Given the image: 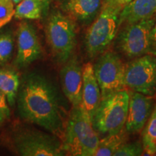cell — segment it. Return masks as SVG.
<instances>
[{"label":"cell","instance_id":"cell-1","mask_svg":"<svg viewBox=\"0 0 156 156\" xmlns=\"http://www.w3.org/2000/svg\"><path fill=\"white\" fill-rule=\"evenodd\" d=\"M17 108L23 119L44 128L62 140L68 115L55 85L32 73L24 77L17 92Z\"/></svg>","mask_w":156,"mask_h":156},{"label":"cell","instance_id":"cell-2","mask_svg":"<svg viewBox=\"0 0 156 156\" xmlns=\"http://www.w3.org/2000/svg\"><path fill=\"white\" fill-rule=\"evenodd\" d=\"M62 147L66 155L94 156L100 138L92 119L83 107H73L68 114Z\"/></svg>","mask_w":156,"mask_h":156},{"label":"cell","instance_id":"cell-3","mask_svg":"<svg viewBox=\"0 0 156 156\" xmlns=\"http://www.w3.org/2000/svg\"><path fill=\"white\" fill-rule=\"evenodd\" d=\"M45 33L54 60L65 63L73 56L77 44L75 21L61 12H54L48 17Z\"/></svg>","mask_w":156,"mask_h":156},{"label":"cell","instance_id":"cell-4","mask_svg":"<svg viewBox=\"0 0 156 156\" xmlns=\"http://www.w3.org/2000/svg\"><path fill=\"white\" fill-rule=\"evenodd\" d=\"M121 10L103 2L100 12L87 29L85 46L87 56L95 58L106 51L118 32Z\"/></svg>","mask_w":156,"mask_h":156},{"label":"cell","instance_id":"cell-5","mask_svg":"<svg viewBox=\"0 0 156 156\" xmlns=\"http://www.w3.org/2000/svg\"><path fill=\"white\" fill-rule=\"evenodd\" d=\"M129 100V94L126 89L102 99L93 119L95 130L106 135L122 130L127 117Z\"/></svg>","mask_w":156,"mask_h":156},{"label":"cell","instance_id":"cell-6","mask_svg":"<svg viewBox=\"0 0 156 156\" xmlns=\"http://www.w3.org/2000/svg\"><path fill=\"white\" fill-rule=\"evenodd\" d=\"M14 146L23 156L66 155L59 137L36 129H23L14 136Z\"/></svg>","mask_w":156,"mask_h":156},{"label":"cell","instance_id":"cell-7","mask_svg":"<svg viewBox=\"0 0 156 156\" xmlns=\"http://www.w3.org/2000/svg\"><path fill=\"white\" fill-rule=\"evenodd\" d=\"M155 16L136 23L124 24L116 40L118 50L129 58L149 54L150 34Z\"/></svg>","mask_w":156,"mask_h":156},{"label":"cell","instance_id":"cell-8","mask_svg":"<svg viewBox=\"0 0 156 156\" xmlns=\"http://www.w3.org/2000/svg\"><path fill=\"white\" fill-rule=\"evenodd\" d=\"M93 65L94 73L101 90V100L126 89L124 85L125 64L116 53L108 51L100 54Z\"/></svg>","mask_w":156,"mask_h":156},{"label":"cell","instance_id":"cell-9","mask_svg":"<svg viewBox=\"0 0 156 156\" xmlns=\"http://www.w3.org/2000/svg\"><path fill=\"white\" fill-rule=\"evenodd\" d=\"M124 85L132 91L155 96L156 56L147 54L125 64Z\"/></svg>","mask_w":156,"mask_h":156},{"label":"cell","instance_id":"cell-10","mask_svg":"<svg viewBox=\"0 0 156 156\" xmlns=\"http://www.w3.org/2000/svg\"><path fill=\"white\" fill-rule=\"evenodd\" d=\"M17 44L15 63L17 67H27L41 57L42 48L36 29L25 20L20 23L17 28Z\"/></svg>","mask_w":156,"mask_h":156},{"label":"cell","instance_id":"cell-11","mask_svg":"<svg viewBox=\"0 0 156 156\" xmlns=\"http://www.w3.org/2000/svg\"><path fill=\"white\" fill-rule=\"evenodd\" d=\"M129 100L127 117L125 123L126 132L135 134L142 131L150 118L155 106L154 96L131 91Z\"/></svg>","mask_w":156,"mask_h":156},{"label":"cell","instance_id":"cell-12","mask_svg":"<svg viewBox=\"0 0 156 156\" xmlns=\"http://www.w3.org/2000/svg\"><path fill=\"white\" fill-rule=\"evenodd\" d=\"M60 71L62 88L73 107L80 106L83 88V67L77 56H71Z\"/></svg>","mask_w":156,"mask_h":156},{"label":"cell","instance_id":"cell-13","mask_svg":"<svg viewBox=\"0 0 156 156\" xmlns=\"http://www.w3.org/2000/svg\"><path fill=\"white\" fill-rule=\"evenodd\" d=\"M101 101V93L95 77L93 65L87 62L83 66L81 106L92 119Z\"/></svg>","mask_w":156,"mask_h":156},{"label":"cell","instance_id":"cell-14","mask_svg":"<svg viewBox=\"0 0 156 156\" xmlns=\"http://www.w3.org/2000/svg\"><path fill=\"white\" fill-rule=\"evenodd\" d=\"M103 0H65L64 10L75 22L89 25L100 12Z\"/></svg>","mask_w":156,"mask_h":156},{"label":"cell","instance_id":"cell-15","mask_svg":"<svg viewBox=\"0 0 156 156\" xmlns=\"http://www.w3.org/2000/svg\"><path fill=\"white\" fill-rule=\"evenodd\" d=\"M156 15V0H132L119 14V25L151 18Z\"/></svg>","mask_w":156,"mask_h":156},{"label":"cell","instance_id":"cell-16","mask_svg":"<svg viewBox=\"0 0 156 156\" xmlns=\"http://www.w3.org/2000/svg\"><path fill=\"white\" fill-rule=\"evenodd\" d=\"M20 78L16 72L11 69H0V90L5 93L10 106H14L20 87Z\"/></svg>","mask_w":156,"mask_h":156},{"label":"cell","instance_id":"cell-17","mask_svg":"<svg viewBox=\"0 0 156 156\" xmlns=\"http://www.w3.org/2000/svg\"><path fill=\"white\" fill-rule=\"evenodd\" d=\"M127 134L124 128L117 133L107 134L102 139H100L95 156L114 155L119 148L126 142Z\"/></svg>","mask_w":156,"mask_h":156},{"label":"cell","instance_id":"cell-18","mask_svg":"<svg viewBox=\"0 0 156 156\" xmlns=\"http://www.w3.org/2000/svg\"><path fill=\"white\" fill-rule=\"evenodd\" d=\"M142 143L144 148L142 155H156V103L151 116L142 129Z\"/></svg>","mask_w":156,"mask_h":156},{"label":"cell","instance_id":"cell-19","mask_svg":"<svg viewBox=\"0 0 156 156\" xmlns=\"http://www.w3.org/2000/svg\"><path fill=\"white\" fill-rule=\"evenodd\" d=\"M44 10L39 0H23L15 8L14 17L20 20H38Z\"/></svg>","mask_w":156,"mask_h":156},{"label":"cell","instance_id":"cell-20","mask_svg":"<svg viewBox=\"0 0 156 156\" xmlns=\"http://www.w3.org/2000/svg\"><path fill=\"white\" fill-rule=\"evenodd\" d=\"M14 49V39L10 32L0 34V64L7 62L11 58Z\"/></svg>","mask_w":156,"mask_h":156},{"label":"cell","instance_id":"cell-21","mask_svg":"<svg viewBox=\"0 0 156 156\" xmlns=\"http://www.w3.org/2000/svg\"><path fill=\"white\" fill-rule=\"evenodd\" d=\"M144 148L142 142H125L119 148L114 156H138L143 155Z\"/></svg>","mask_w":156,"mask_h":156},{"label":"cell","instance_id":"cell-22","mask_svg":"<svg viewBox=\"0 0 156 156\" xmlns=\"http://www.w3.org/2000/svg\"><path fill=\"white\" fill-rule=\"evenodd\" d=\"M14 5L12 0H0V28L10 22L14 17Z\"/></svg>","mask_w":156,"mask_h":156},{"label":"cell","instance_id":"cell-23","mask_svg":"<svg viewBox=\"0 0 156 156\" xmlns=\"http://www.w3.org/2000/svg\"><path fill=\"white\" fill-rule=\"evenodd\" d=\"M10 111L7 98L2 91L0 90V123L5 122L9 117Z\"/></svg>","mask_w":156,"mask_h":156},{"label":"cell","instance_id":"cell-24","mask_svg":"<svg viewBox=\"0 0 156 156\" xmlns=\"http://www.w3.org/2000/svg\"><path fill=\"white\" fill-rule=\"evenodd\" d=\"M149 54L156 56V16L154 25L150 34V47Z\"/></svg>","mask_w":156,"mask_h":156},{"label":"cell","instance_id":"cell-25","mask_svg":"<svg viewBox=\"0 0 156 156\" xmlns=\"http://www.w3.org/2000/svg\"><path fill=\"white\" fill-rule=\"evenodd\" d=\"M132 1V0H103V2L108 4L113 7L119 9L122 11V9Z\"/></svg>","mask_w":156,"mask_h":156},{"label":"cell","instance_id":"cell-26","mask_svg":"<svg viewBox=\"0 0 156 156\" xmlns=\"http://www.w3.org/2000/svg\"><path fill=\"white\" fill-rule=\"evenodd\" d=\"M39 1L41 2L43 5V8H44V9H46V8L48 7V5H49V2L50 0H39Z\"/></svg>","mask_w":156,"mask_h":156},{"label":"cell","instance_id":"cell-27","mask_svg":"<svg viewBox=\"0 0 156 156\" xmlns=\"http://www.w3.org/2000/svg\"><path fill=\"white\" fill-rule=\"evenodd\" d=\"M21 1H23V0H12V2H13V3L15 4V5H17V4L18 3H20V2Z\"/></svg>","mask_w":156,"mask_h":156},{"label":"cell","instance_id":"cell-28","mask_svg":"<svg viewBox=\"0 0 156 156\" xmlns=\"http://www.w3.org/2000/svg\"></svg>","mask_w":156,"mask_h":156}]
</instances>
